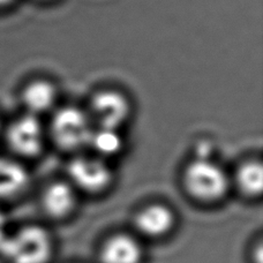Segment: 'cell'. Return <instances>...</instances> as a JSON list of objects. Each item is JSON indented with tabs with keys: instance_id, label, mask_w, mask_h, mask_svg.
<instances>
[{
	"instance_id": "cell-1",
	"label": "cell",
	"mask_w": 263,
	"mask_h": 263,
	"mask_svg": "<svg viewBox=\"0 0 263 263\" xmlns=\"http://www.w3.org/2000/svg\"><path fill=\"white\" fill-rule=\"evenodd\" d=\"M52 247V239L44 228L27 225L8 234L0 252L11 263H48Z\"/></svg>"
},
{
	"instance_id": "cell-2",
	"label": "cell",
	"mask_w": 263,
	"mask_h": 263,
	"mask_svg": "<svg viewBox=\"0 0 263 263\" xmlns=\"http://www.w3.org/2000/svg\"><path fill=\"white\" fill-rule=\"evenodd\" d=\"M189 193L202 202H215L222 199L229 191V177L218 164L206 158L191 163L184 175Z\"/></svg>"
},
{
	"instance_id": "cell-3",
	"label": "cell",
	"mask_w": 263,
	"mask_h": 263,
	"mask_svg": "<svg viewBox=\"0 0 263 263\" xmlns=\"http://www.w3.org/2000/svg\"><path fill=\"white\" fill-rule=\"evenodd\" d=\"M92 130L89 117L75 107H65L53 117L52 133L62 148L77 149L88 144Z\"/></svg>"
},
{
	"instance_id": "cell-4",
	"label": "cell",
	"mask_w": 263,
	"mask_h": 263,
	"mask_svg": "<svg viewBox=\"0 0 263 263\" xmlns=\"http://www.w3.org/2000/svg\"><path fill=\"white\" fill-rule=\"evenodd\" d=\"M68 173L75 185L89 193L104 191L112 181V171L97 158H77L70 163Z\"/></svg>"
},
{
	"instance_id": "cell-5",
	"label": "cell",
	"mask_w": 263,
	"mask_h": 263,
	"mask_svg": "<svg viewBox=\"0 0 263 263\" xmlns=\"http://www.w3.org/2000/svg\"><path fill=\"white\" fill-rule=\"evenodd\" d=\"M129 103L126 97L116 91H102L91 102L92 116L101 128L117 129L129 116Z\"/></svg>"
},
{
	"instance_id": "cell-6",
	"label": "cell",
	"mask_w": 263,
	"mask_h": 263,
	"mask_svg": "<svg viewBox=\"0 0 263 263\" xmlns=\"http://www.w3.org/2000/svg\"><path fill=\"white\" fill-rule=\"evenodd\" d=\"M7 138L14 152L23 156H35L43 147V128L34 116H26L14 121Z\"/></svg>"
},
{
	"instance_id": "cell-7",
	"label": "cell",
	"mask_w": 263,
	"mask_h": 263,
	"mask_svg": "<svg viewBox=\"0 0 263 263\" xmlns=\"http://www.w3.org/2000/svg\"><path fill=\"white\" fill-rule=\"evenodd\" d=\"M176 215L165 204L155 203L141 209L135 217V228L149 238L166 236L175 228Z\"/></svg>"
},
{
	"instance_id": "cell-8",
	"label": "cell",
	"mask_w": 263,
	"mask_h": 263,
	"mask_svg": "<svg viewBox=\"0 0 263 263\" xmlns=\"http://www.w3.org/2000/svg\"><path fill=\"white\" fill-rule=\"evenodd\" d=\"M100 257L101 263H141L143 250L133 236L117 233L103 243Z\"/></svg>"
},
{
	"instance_id": "cell-9",
	"label": "cell",
	"mask_w": 263,
	"mask_h": 263,
	"mask_svg": "<svg viewBox=\"0 0 263 263\" xmlns=\"http://www.w3.org/2000/svg\"><path fill=\"white\" fill-rule=\"evenodd\" d=\"M42 204L50 217L65 218L75 209L77 195L70 185L66 182H54L45 190Z\"/></svg>"
},
{
	"instance_id": "cell-10",
	"label": "cell",
	"mask_w": 263,
	"mask_h": 263,
	"mask_svg": "<svg viewBox=\"0 0 263 263\" xmlns=\"http://www.w3.org/2000/svg\"><path fill=\"white\" fill-rule=\"evenodd\" d=\"M28 184V173L20 164L0 158V199L17 195Z\"/></svg>"
},
{
	"instance_id": "cell-11",
	"label": "cell",
	"mask_w": 263,
	"mask_h": 263,
	"mask_svg": "<svg viewBox=\"0 0 263 263\" xmlns=\"http://www.w3.org/2000/svg\"><path fill=\"white\" fill-rule=\"evenodd\" d=\"M57 92L53 84L46 81H35L23 91V102L32 114L48 111L54 104Z\"/></svg>"
},
{
	"instance_id": "cell-12",
	"label": "cell",
	"mask_w": 263,
	"mask_h": 263,
	"mask_svg": "<svg viewBox=\"0 0 263 263\" xmlns=\"http://www.w3.org/2000/svg\"><path fill=\"white\" fill-rule=\"evenodd\" d=\"M239 190L247 196H259L263 189V168L260 163L250 162L240 167L237 175Z\"/></svg>"
},
{
	"instance_id": "cell-13",
	"label": "cell",
	"mask_w": 263,
	"mask_h": 263,
	"mask_svg": "<svg viewBox=\"0 0 263 263\" xmlns=\"http://www.w3.org/2000/svg\"><path fill=\"white\" fill-rule=\"evenodd\" d=\"M88 144H90L97 153L110 156V155H115L119 152L123 145V141H121L120 135L117 133V129L100 127L92 130Z\"/></svg>"
},
{
	"instance_id": "cell-14",
	"label": "cell",
	"mask_w": 263,
	"mask_h": 263,
	"mask_svg": "<svg viewBox=\"0 0 263 263\" xmlns=\"http://www.w3.org/2000/svg\"><path fill=\"white\" fill-rule=\"evenodd\" d=\"M8 236L7 230H6V218H5V215L0 211V247L3 246L4 241L6 240Z\"/></svg>"
},
{
	"instance_id": "cell-15",
	"label": "cell",
	"mask_w": 263,
	"mask_h": 263,
	"mask_svg": "<svg viewBox=\"0 0 263 263\" xmlns=\"http://www.w3.org/2000/svg\"><path fill=\"white\" fill-rule=\"evenodd\" d=\"M13 0H0V6H5V5L11 4Z\"/></svg>"
}]
</instances>
